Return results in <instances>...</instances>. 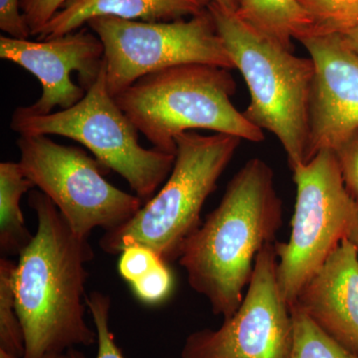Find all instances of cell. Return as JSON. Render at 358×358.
<instances>
[{
  "label": "cell",
  "mask_w": 358,
  "mask_h": 358,
  "mask_svg": "<svg viewBox=\"0 0 358 358\" xmlns=\"http://www.w3.org/2000/svg\"><path fill=\"white\" fill-rule=\"evenodd\" d=\"M28 203L36 215V234L20 254L14 272L23 358L62 355L77 345H95L96 331L85 319L86 264L94 258L88 238L71 229L40 190L29 193Z\"/></svg>",
  "instance_id": "1"
},
{
  "label": "cell",
  "mask_w": 358,
  "mask_h": 358,
  "mask_svg": "<svg viewBox=\"0 0 358 358\" xmlns=\"http://www.w3.org/2000/svg\"><path fill=\"white\" fill-rule=\"evenodd\" d=\"M282 215L272 169L251 159L231 179L218 206L185 240L179 264L213 313L227 320L236 313L256 257L266 244L274 243Z\"/></svg>",
  "instance_id": "2"
},
{
  "label": "cell",
  "mask_w": 358,
  "mask_h": 358,
  "mask_svg": "<svg viewBox=\"0 0 358 358\" xmlns=\"http://www.w3.org/2000/svg\"><path fill=\"white\" fill-rule=\"evenodd\" d=\"M236 87L229 69L179 65L141 78L115 101L138 133L167 154L176 155V138L192 129L261 143L263 129L233 105Z\"/></svg>",
  "instance_id": "3"
},
{
  "label": "cell",
  "mask_w": 358,
  "mask_h": 358,
  "mask_svg": "<svg viewBox=\"0 0 358 358\" xmlns=\"http://www.w3.org/2000/svg\"><path fill=\"white\" fill-rule=\"evenodd\" d=\"M235 69L250 93L245 117L281 143L289 167L308 162L315 65L247 25L236 13L208 6Z\"/></svg>",
  "instance_id": "4"
},
{
  "label": "cell",
  "mask_w": 358,
  "mask_h": 358,
  "mask_svg": "<svg viewBox=\"0 0 358 358\" xmlns=\"http://www.w3.org/2000/svg\"><path fill=\"white\" fill-rule=\"evenodd\" d=\"M241 141L216 133L187 131L178 136L173 171L162 189L129 222L107 231L99 242L101 248L120 255L129 245L140 244L154 250L166 263L178 258L185 240L201 225L202 207Z\"/></svg>",
  "instance_id": "5"
},
{
  "label": "cell",
  "mask_w": 358,
  "mask_h": 358,
  "mask_svg": "<svg viewBox=\"0 0 358 358\" xmlns=\"http://www.w3.org/2000/svg\"><path fill=\"white\" fill-rule=\"evenodd\" d=\"M10 129L20 136L54 134L81 143L106 171L121 176L143 203L169 178L176 160V155L141 147L138 129L108 91L105 64L76 105L45 115H28L16 108Z\"/></svg>",
  "instance_id": "6"
},
{
  "label": "cell",
  "mask_w": 358,
  "mask_h": 358,
  "mask_svg": "<svg viewBox=\"0 0 358 358\" xmlns=\"http://www.w3.org/2000/svg\"><path fill=\"white\" fill-rule=\"evenodd\" d=\"M292 171L296 197L291 235L288 242L275 243L278 282L289 308L345 239L358 206L346 189L333 150H320Z\"/></svg>",
  "instance_id": "7"
},
{
  "label": "cell",
  "mask_w": 358,
  "mask_h": 358,
  "mask_svg": "<svg viewBox=\"0 0 358 358\" xmlns=\"http://www.w3.org/2000/svg\"><path fill=\"white\" fill-rule=\"evenodd\" d=\"M87 25L105 48L106 83L114 98L141 78L176 66L234 69L208 9L188 20L143 22L105 16Z\"/></svg>",
  "instance_id": "8"
},
{
  "label": "cell",
  "mask_w": 358,
  "mask_h": 358,
  "mask_svg": "<svg viewBox=\"0 0 358 358\" xmlns=\"http://www.w3.org/2000/svg\"><path fill=\"white\" fill-rule=\"evenodd\" d=\"M16 145L26 178L80 236L88 238L96 228L106 232L119 228L145 204L110 185L102 164L81 148L59 145L48 136H20Z\"/></svg>",
  "instance_id": "9"
},
{
  "label": "cell",
  "mask_w": 358,
  "mask_h": 358,
  "mask_svg": "<svg viewBox=\"0 0 358 358\" xmlns=\"http://www.w3.org/2000/svg\"><path fill=\"white\" fill-rule=\"evenodd\" d=\"M277 265L275 243L266 244L236 313L216 331L187 336L181 358H289L294 322L280 289Z\"/></svg>",
  "instance_id": "10"
},
{
  "label": "cell",
  "mask_w": 358,
  "mask_h": 358,
  "mask_svg": "<svg viewBox=\"0 0 358 358\" xmlns=\"http://www.w3.org/2000/svg\"><path fill=\"white\" fill-rule=\"evenodd\" d=\"M0 58L20 66L39 80L42 93L38 100L20 108L28 115H45L55 108L69 109L84 98L100 76L105 48L88 28L36 41L2 35Z\"/></svg>",
  "instance_id": "11"
},
{
  "label": "cell",
  "mask_w": 358,
  "mask_h": 358,
  "mask_svg": "<svg viewBox=\"0 0 358 358\" xmlns=\"http://www.w3.org/2000/svg\"><path fill=\"white\" fill-rule=\"evenodd\" d=\"M315 65L308 162L336 150L358 131V56L341 33H315L301 40Z\"/></svg>",
  "instance_id": "12"
},
{
  "label": "cell",
  "mask_w": 358,
  "mask_h": 358,
  "mask_svg": "<svg viewBox=\"0 0 358 358\" xmlns=\"http://www.w3.org/2000/svg\"><path fill=\"white\" fill-rule=\"evenodd\" d=\"M293 306L358 355V258L348 239L306 282Z\"/></svg>",
  "instance_id": "13"
},
{
  "label": "cell",
  "mask_w": 358,
  "mask_h": 358,
  "mask_svg": "<svg viewBox=\"0 0 358 358\" xmlns=\"http://www.w3.org/2000/svg\"><path fill=\"white\" fill-rule=\"evenodd\" d=\"M210 3L211 0H69L38 37L63 36L105 16L143 22L185 20L204 13Z\"/></svg>",
  "instance_id": "14"
},
{
  "label": "cell",
  "mask_w": 358,
  "mask_h": 358,
  "mask_svg": "<svg viewBox=\"0 0 358 358\" xmlns=\"http://www.w3.org/2000/svg\"><path fill=\"white\" fill-rule=\"evenodd\" d=\"M237 15L266 38L293 50L313 33V21L299 0H240Z\"/></svg>",
  "instance_id": "15"
},
{
  "label": "cell",
  "mask_w": 358,
  "mask_h": 358,
  "mask_svg": "<svg viewBox=\"0 0 358 358\" xmlns=\"http://www.w3.org/2000/svg\"><path fill=\"white\" fill-rule=\"evenodd\" d=\"M34 188L20 162L0 164V249L2 255L16 256L27 247L33 235L26 228L21 210L23 195Z\"/></svg>",
  "instance_id": "16"
},
{
  "label": "cell",
  "mask_w": 358,
  "mask_h": 358,
  "mask_svg": "<svg viewBox=\"0 0 358 358\" xmlns=\"http://www.w3.org/2000/svg\"><path fill=\"white\" fill-rule=\"evenodd\" d=\"M16 263L0 259V350L15 358L25 353L24 334L15 307L14 272Z\"/></svg>",
  "instance_id": "17"
},
{
  "label": "cell",
  "mask_w": 358,
  "mask_h": 358,
  "mask_svg": "<svg viewBox=\"0 0 358 358\" xmlns=\"http://www.w3.org/2000/svg\"><path fill=\"white\" fill-rule=\"evenodd\" d=\"M294 343L289 358H358L336 339L324 333L300 308H291Z\"/></svg>",
  "instance_id": "18"
},
{
  "label": "cell",
  "mask_w": 358,
  "mask_h": 358,
  "mask_svg": "<svg viewBox=\"0 0 358 358\" xmlns=\"http://www.w3.org/2000/svg\"><path fill=\"white\" fill-rule=\"evenodd\" d=\"M313 21V33H343L358 26V0H299Z\"/></svg>",
  "instance_id": "19"
},
{
  "label": "cell",
  "mask_w": 358,
  "mask_h": 358,
  "mask_svg": "<svg viewBox=\"0 0 358 358\" xmlns=\"http://www.w3.org/2000/svg\"><path fill=\"white\" fill-rule=\"evenodd\" d=\"M87 308L91 313L98 336V352L96 358H126L121 348L115 343L114 334L110 329V313L112 301L109 294L95 291L87 296ZM66 358H86L83 353L71 348L65 353Z\"/></svg>",
  "instance_id": "20"
},
{
  "label": "cell",
  "mask_w": 358,
  "mask_h": 358,
  "mask_svg": "<svg viewBox=\"0 0 358 358\" xmlns=\"http://www.w3.org/2000/svg\"><path fill=\"white\" fill-rule=\"evenodd\" d=\"M164 262L166 261L154 250L134 244L122 250L117 267L122 279L131 285Z\"/></svg>",
  "instance_id": "21"
},
{
  "label": "cell",
  "mask_w": 358,
  "mask_h": 358,
  "mask_svg": "<svg viewBox=\"0 0 358 358\" xmlns=\"http://www.w3.org/2000/svg\"><path fill=\"white\" fill-rule=\"evenodd\" d=\"M173 286V275L166 262L160 264L145 277L131 284L136 296L147 303H157L164 301L171 294Z\"/></svg>",
  "instance_id": "22"
},
{
  "label": "cell",
  "mask_w": 358,
  "mask_h": 358,
  "mask_svg": "<svg viewBox=\"0 0 358 358\" xmlns=\"http://www.w3.org/2000/svg\"><path fill=\"white\" fill-rule=\"evenodd\" d=\"M69 0H21V11L31 36H39L45 26Z\"/></svg>",
  "instance_id": "23"
},
{
  "label": "cell",
  "mask_w": 358,
  "mask_h": 358,
  "mask_svg": "<svg viewBox=\"0 0 358 358\" xmlns=\"http://www.w3.org/2000/svg\"><path fill=\"white\" fill-rule=\"evenodd\" d=\"M334 152L346 189L358 203V131Z\"/></svg>",
  "instance_id": "24"
},
{
  "label": "cell",
  "mask_w": 358,
  "mask_h": 358,
  "mask_svg": "<svg viewBox=\"0 0 358 358\" xmlns=\"http://www.w3.org/2000/svg\"><path fill=\"white\" fill-rule=\"evenodd\" d=\"M21 0H0V29L7 36L17 39H29L31 36L26 24Z\"/></svg>",
  "instance_id": "25"
},
{
  "label": "cell",
  "mask_w": 358,
  "mask_h": 358,
  "mask_svg": "<svg viewBox=\"0 0 358 358\" xmlns=\"http://www.w3.org/2000/svg\"><path fill=\"white\" fill-rule=\"evenodd\" d=\"M345 239H348V241L352 245L353 248L357 252L358 258V206L352 222L350 224L348 232H346Z\"/></svg>",
  "instance_id": "26"
},
{
  "label": "cell",
  "mask_w": 358,
  "mask_h": 358,
  "mask_svg": "<svg viewBox=\"0 0 358 358\" xmlns=\"http://www.w3.org/2000/svg\"><path fill=\"white\" fill-rule=\"evenodd\" d=\"M350 49L358 56V26L348 31L341 33Z\"/></svg>",
  "instance_id": "27"
},
{
  "label": "cell",
  "mask_w": 358,
  "mask_h": 358,
  "mask_svg": "<svg viewBox=\"0 0 358 358\" xmlns=\"http://www.w3.org/2000/svg\"><path fill=\"white\" fill-rule=\"evenodd\" d=\"M211 2L224 10L232 13H237L240 6V0H211Z\"/></svg>",
  "instance_id": "28"
},
{
  "label": "cell",
  "mask_w": 358,
  "mask_h": 358,
  "mask_svg": "<svg viewBox=\"0 0 358 358\" xmlns=\"http://www.w3.org/2000/svg\"><path fill=\"white\" fill-rule=\"evenodd\" d=\"M44 358H66V355H48V357Z\"/></svg>",
  "instance_id": "29"
}]
</instances>
